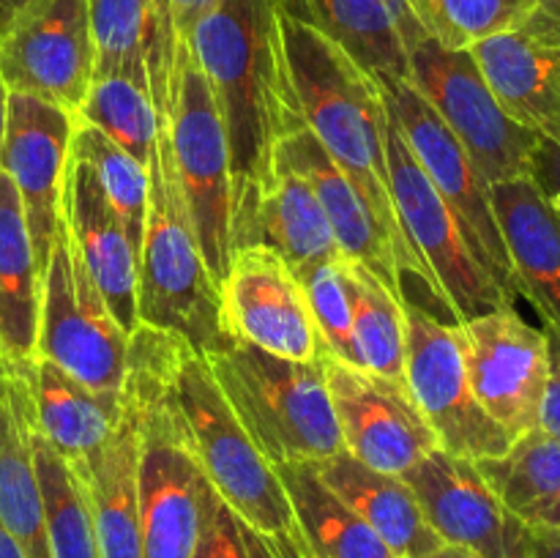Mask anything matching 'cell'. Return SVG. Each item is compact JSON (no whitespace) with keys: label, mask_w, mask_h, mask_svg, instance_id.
<instances>
[{"label":"cell","mask_w":560,"mask_h":558,"mask_svg":"<svg viewBox=\"0 0 560 558\" xmlns=\"http://www.w3.org/2000/svg\"><path fill=\"white\" fill-rule=\"evenodd\" d=\"M279 3L219 0L186 38L228 135L235 249L271 189L279 146L304 124L284 63Z\"/></svg>","instance_id":"obj_1"},{"label":"cell","mask_w":560,"mask_h":558,"mask_svg":"<svg viewBox=\"0 0 560 558\" xmlns=\"http://www.w3.org/2000/svg\"><path fill=\"white\" fill-rule=\"evenodd\" d=\"M279 31H282L284 63L304 126L317 137L323 151L353 181L366 206L372 208L397 257L399 271L413 274L443 306L448 321L459 323L438 279L416 257L399 228L392 186H388V113L377 80L348 53H342L331 38L323 36L310 20H304L288 0L279 3Z\"/></svg>","instance_id":"obj_2"},{"label":"cell","mask_w":560,"mask_h":558,"mask_svg":"<svg viewBox=\"0 0 560 558\" xmlns=\"http://www.w3.org/2000/svg\"><path fill=\"white\" fill-rule=\"evenodd\" d=\"M170 388L213 492L273 547L277 558H312L277 465L233 414L206 356L175 334H170Z\"/></svg>","instance_id":"obj_3"},{"label":"cell","mask_w":560,"mask_h":558,"mask_svg":"<svg viewBox=\"0 0 560 558\" xmlns=\"http://www.w3.org/2000/svg\"><path fill=\"white\" fill-rule=\"evenodd\" d=\"M137 317L140 326L175 334L208 356L233 339L219 317V288L208 274L180 195L164 115L148 164V211L137 255Z\"/></svg>","instance_id":"obj_4"},{"label":"cell","mask_w":560,"mask_h":558,"mask_svg":"<svg viewBox=\"0 0 560 558\" xmlns=\"http://www.w3.org/2000/svg\"><path fill=\"white\" fill-rule=\"evenodd\" d=\"M224 399L273 465L345 452L323 359L290 361L244 342L206 356Z\"/></svg>","instance_id":"obj_5"},{"label":"cell","mask_w":560,"mask_h":558,"mask_svg":"<svg viewBox=\"0 0 560 558\" xmlns=\"http://www.w3.org/2000/svg\"><path fill=\"white\" fill-rule=\"evenodd\" d=\"M156 109L167 124L175 175L202 260L219 288L235 252L230 148L211 88L186 42H178L167 93Z\"/></svg>","instance_id":"obj_6"},{"label":"cell","mask_w":560,"mask_h":558,"mask_svg":"<svg viewBox=\"0 0 560 558\" xmlns=\"http://www.w3.org/2000/svg\"><path fill=\"white\" fill-rule=\"evenodd\" d=\"M36 356L93 392L120 394L124 388L129 334L104 304L63 222L42 277Z\"/></svg>","instance_id":"obj_7"},{"label":"cell","mask_w":560,"mask_h":558,"mask_svg":"<svg viewBox=\"0 0 560 558\" xmlns=\"http://www.w3.org/2000/svg\"><path fill=\"white\" fill-rule=\"evenodd\" d=\"M408 82L463 142L487 184L528 175L539 137L501 107L470 49H446L427 36L410 53Z\"/></svg>","instance_id":"obj_8"},{"label":"cell","mask_w":560,"mask_h":558,"mask_svg":"<svg viewBox=\"0 0 560 558\" xmlns=\"http://www.w3.org/2000/svg\"><path fill=\"white\" fill-rule=\"evenodd\" d=\"M405 386L454 457L487 460L512 446V438L485 414L465 367L459 323H446L405 299Z\"/></svg>","instance_id":"obj_9"},{"label":"cell","mask_w":560,"mask_h":558,"mask_svg":"<svg viewBox=\"0 0 560 558\" xmlns=\"http://www.w3.org/2000/svg\"><path fill=\"white\" fill-rule=\"evenodd\" d=\"M377 85H381L388 118L397 124L399 135L410 146L416 162L421 164L438 195L446 200V206L457 217L476 260L514 301L517 299L514 271L501 228H498L495 211H492L490 184L481 178L463 142L452 135V129L438 118L435 109L416 93V88L408 80L381 77Z\"/></svg>","instance_id":"obj_10"},{"label":"cell","mask_w":560,"mask_h":558,"mask_svg":"<svg viewBox=\"0 0 560 558\" xmlns=\"http://www.w3.org/2000/svg\"><path fill=\"white\" fill-rule=\"evenodd\" d=\"M388 186H392L394 211L410 249L432 271L441 284L448 306L459 323L481 312L514 306L501 284L476 260L474 249L465 241L463 228L452 208L446 206L432 181L416 162L413 151L399 135L397 124L388 118L386 126Z\"/></svg>","instance_id":"obj_11"},{"label":"cell","mask_w":560,"mask_h":558,"mask_svg":"<svg viewBox=\"0 0 560 558\" xmlns=\"http://www.w3.org/2000/svg\"><path fill=\"white\" fill-rule=\"evenodd\" d=\"M96 71L88 0H31L0 36L5 91L77 118Z\"/></svg>","instance_id":"obj_12"},{"label":"cell","mask_w":560,"mask_h":558,"mask_svg":"<svg viewBox=\"0 0 560 558\" xmlns=\"http://www.w3.org/2000/svg\"><path fill=\"white\" fill-rule=\"evenodd\" d=\"M465 367L485 414L512 441L539 430L550 381L545 328L530 326L514 306L481 312L459 323Z\"/></svg>","instance_id":"obj_13"},{"label":"cell","mask_w":560,"mask_h":558,"mask_svg":"<svg viewBox=\"0 0 560 558\" xmlns=\"http://www.w3.org/2000/svg\"><path fill=\"white\" fill-rule=\"evenodd\" d=\"M219 317L235 342L290 361H317L320 334L293 268L260 244L238 246L219 282Z\"/></svg>","instance_id":"obj_14"},{"label":"cell","mask_w":560,"mask_h":558,"mask_svg":"<svg viewBox=\"0 0 560 558\" xmlns=\"http://www.w3.org/2000/svg\"><path fill=\"white\" fill-rule=\"evenodd\" d=\"M320 359L339 435L350 457L381 474L402 476L427 454L441 449L408 386L328 353H320Z\"/></svg>","instance_id":"obj_15"},{"label":"cell","mask_w":560,"mask_h":558,"mask_svg":"<svg viewBox=\"0 0 560 558\" xmlns=\"http://www.w3.org/2000/svg\"><path fill=\"white\" fill-rule=\"evenodd\" d=\"M74 118L42 98L9 93L0 170L11 178L25 213L38 274L49 263L63 222V186L71 156Z\"/></svg>","instance_id":"obj_16"},{"label":"cell","mask_w":560,"mask_h":558,"mask_svg":"<svg viewBox=\"0 0 560 558\" xmlns=\"http://www.w3.org/2000/svg\"><path fill=\"white\" fill-rule=\"evenodd\" d=\"M402 479L443 545L479 558H525L528 525L503 507L476 468V460L435 449Z\"/></svg>","instance_id":"obj_17"},{"label":"cell","mask_w":560,"mask_h":558,"mask_svg":"<svg viewBox=\"0 0 560 558\" xmlns=\"http://www.w3.org/2000/svg\"><path fill=\"white\" fill-rule=\"evenodd\" d=\"M63 224L102 293L104 304L126 334L140 328L137 317V252L115 217L93 170L74 153L63 186Z\"/></svg>","instance_id":"obj_18"},{"label":"cell","mask_w":560,"mask_h":558,"mask_svg":"<svg viewBox=\"0 0 560 558\" xmlns=\"http://www.w3.org/2000/svg\"><path fill=\"white\" fill-rule=\"evenodd\" d=\"M277 159L293 164L310 181V186L317 195V202H320L323 213H326L328 224H331L339 255L345 260L372 268L388 288L402 293V271H399L397 257H394L375 213L366 206V200L355 189L353 181L323 151L317 137L301 124L299 129L284 137Z\"/></svg>","instance_id":"obj_19"},{"label":"cell","mask_w":560,"mask_h":558,"mask_svg":"<svg viewBox=\"0 0 560 558\" xmlns=\"http://www.w3.org/2000/svg\"><path fill=\"white\" fill-rule=\"evenodd\" d=\"M517 295L560 328V219L528 175L490 186Z\"/></svg>","instance_id":"obj_20"},{"label":"cell","mask_w":560,"mask_h":558,"mask_svg":"<svg viewBox=\"0 0 560 558\" xmlns=\"http://www.w3.org/2000/svg\"><path fill=\"white\" fill-rule=\"evenodd\" d=\"M310 20L372 77L408 80L410 53L427 33L408 0H301Z\"/></svg>","instance_id":"obj_21"},{"label":"cell","mask_w":560,"mask_h":558,"mask_svg":"<svg viewBox=\"0 0 560 558\" xmlns=\"http://www.w3.org/2000/svg\"><path fill=\"white\" fill-rule=\"evenodd\" d=\"M27 383L33 427L66 465L82 468L113 441L124 419V388L120 394L93 392L47 359H36Z\"/></svg>","instance_id":"obj_22"},{"label":"cell","mask_w":560,"mask_h":558,"mask_svg":"<svg viewBox=\"0 0 560 558\" xmlns=\"http://www.w3.org/2000/svg\"><path fill=\"white\" fill-rule=\"evenodd\" d=\"M27 375H0V525L25 558H52L31 446Z\"/></svg>","instance_id":"obj_23"},{"label":"cell","mask_w":560,"mask_h":558,"mask_svg":"<svg viewBox=\"0 0 560 558\" xmlns=\"http://www.w3.org/2000/svg\"><path fill=\"white\" fill-rule=\"evenodd\" d=\"M470 55L520 126L545 140H560V47L512 31L474 44Z\"/></svg>","instance_id":"obj_24"},{"label":"cell","mask_w":560,"mask_h":558,"mask_svg":"<svg viewBox=\"0 0 560 558\" xmlns=\"http://www.w3.org/2000/svg\"><path fill=\"white\" fill-rule=\"evenodd\" d=\"M88 11L96 49L93 74H126L148 82L159 107L178 49L162 0H88Z\"/></svg>","instance_id":"obj_25"},{"label":"cell","mask_w":560,"mask_h":558,"mask_svg":"<svg viewBox=\"0 0 560 558\" xmlns=\"http://www.w3.org/2000/svg\"><path fill=\"white\" fill-rule=\"evenodd\" d=\"M42 274L20 195L0 170V375H31L36 364Z\"/></svg>","instance_id":"obj_26"},{"label":"cell","mask_w":560,"mask_h":558,"mask_svg":"<svg viewBox=\"0 0 560 558\" xmlns=\"http://www.w3.org/2000/svg\"><path fill=\"white\" fill-rule=\"evenodd\" d=\"M310 465L323 485L342 498L397 558H424L443 547L402 476L366 468L348 452Z\"/></svg>","instance_id":"obj_27"},{"label":"cell","mask_w":560,"mask_h":558,"mask_svg":"<svg viewBox=\"0 0 560 558\" xmlns=\"http://www.w3.org/2000/svg\"><path fill=\"white\" fill-rule=\"evenodd\" d=\"M137 463H140V425H137L135 405L124 392V419L113 441L82 468L69 465L85 487L102 558H142Z\"/></svg>","instance_id":"obj_28"},{"label":"cell","mask_w":560,"mask_h":558,"mask_svg":"<svg viewBox=\"0 0 560 558\" xmlns=\"http://www.w3.org/2000/svg\"><path fill=\"white\" fill-rule=\"evenodd\" d=\"M260 244L277 252L293 271L312 266V263L334 260L339 246L334 241L331 224L317 202L310 181L288 164L277 159V175L252 219L241 246Z\"/></svg>","instance_id":"obj_29"},{"label":"cell","mask_w":560,"mask_h":558,"mask_svg":"<svg viewBox=\"0 0 560 558\" xmlns=\"http://www.w3.org/2000/svg\"><path fill=\"white\" fill-rule=\"evenodd\" d=\"M503 507L528 528H560V441L530 430L498 457L476 460Z\"/></svg>","instance_id":"obj_30"},{"label":"cell","mask_w":560,"mask_h":558,"mask_svg":"<svg viewBox=\"0 0 560 558\" xmlns=\"http://www.w3.org/2000/svg\"><path fill=\"white\" fill-rule=\"evenodd\" d=\"M312 558H397L392 547L334 496L310 463L277 465Z\"/></svg>","instance_id":"obj_31"},{"label":"cell","mask_w":560,"mask_h":558,"mask_svg":"<svg viewBox=\"0 0 560 558\" xmlns=\"http://www.w3.org/2000/svg\"><path fill=\"white\" fill-rule=\"evenodd\" d=\"M353 337L359 364L405 386V293L388 288L372 268L348 260Z\"/></svg>","instance_id":"obj_32"},{"label":"cell","mask_w":560,"mask_h":558,"mask_svg":"<svg viewBox=\"0 0 560 558\" xmlns=\"http://www.w3.org/2000/svg\"><path fill=\"white\" fill-rule=\"evenodd\" d=\"M74 120L96 126L142 167L151 164L159 137V109L148 82L126 74H93Z\"/></svg>","instance_id":"obj_33"},{"label":"cell","mask_w":560,"mask_h":558,"mask_svg":"<svg viewBox=\"0 0 560 558\" xmlns=\"http://www.w3.org/2000/svg\"><path fill=\"white\" fill-rule=\"evenodd\" d=\"M31 446L33 460H36L38 481H42L52 558H102L82 479L63 463V460H60V454L38 435V430L33 427V408Z\"/></svg>","instance_id":"obj_34"},{"label":"cell","mask_w":560,"mask_h":558,"mask_svg":"<svg viewBox=\"0 0 560 558\" xmlns=\"http://www.w3.org/2000/svg\"><path fill=\"white\" fill-rule=\"evenodd\" d=\"M71 153L93 170V178L98 181L131 246L140 255L148 211V167H142L124 148L115 146L96 126L82 124V120H74Z\"/></svg>","instance_id":"obj_35"},{"label":"cell","mask_w":560,"mask_h":558,"mask_svg":"<svg viewBox=\"0 0 560 558\" xmlns=\"http://www.w3.org/2000/svg\"><path fill=\"white\" fill-rule=\"evenodd\" d=\"M539 0H408L427 36L446 49L520 31Z\"/></svg>","instance_id":"obj_36"},{"label":"cell","mask_w":560,"mask_h":558,"mask_svg":"<svg viewBox=\"0 0 560 558\" xmlns=\"http://www.w3.org/2000/svg\"><path fill=\"white\" fill-rule=\"evenodd\" d=\"M310 301L323 353L348 364H359V348L353 337V295H350V271L345 257L312 263L293 271Z\"/></svg>","instance_id":"obj_37"},{"label":"cell","mask_w":560,"mask_h":558,"mask_svg":"<svg viewBox=\"0 0 560 558\" xmlns=\"http://www.w3.org/2000/svg\"><path fill=\"white\" fill-rule=\"evenodd\" d=\"M191 558H277V553L213 492L202 476L200 536Z\"/></svg>","instance_id":"obj_38"},{"label":"cell","mask_w":560,"mask_h":558,"mask_svg":"<svg viewBox=\"0 0 560 558\" xmlns=\"http://www.w3.org/2000/svg\"><path fill=\"white\" fill-rule=\"evenodd\" d=\"M528 178L534 181L536 189L547 200V206L560 219V140H545V137H539L534 153H530Z\"/></svg>","instance_id":"obj_39"},{"label":"cell","mask_w":560,"mask_h":558,"mask_svg":"<svg viewBox=\"0 0 560 558\" xmlns=\"http://www.w3.org/2000/svg\"><path fill=\"white\" fill-rule=\"evenodd\" d=\"M547 350H550V381H547L545 403H541L539 430L560 441V328L552 323H545Z\"/></svg>","instance_id":"obj_40"},{"label":"cell","mask_w":560,"mask_h":558,"mask_svg":"<svg viewBox=\"0 0 560 558\" xmlns=\"http://www.w3.org/2000/svg\"><path fill=\"white\" fill-rule=\"evenodd\" d=\"M520 33L547 47H560V0H539Z\"/></svg>","instance_id":"obj_41"},{"label":"cell","mask_w":560,"mask_h":558,"mask_svg":"<svg viewBox=\"0 0 560 558\" xmlns=\"http://www.w3.org/2000/svg\"><path fill=\"white\" fill-rule=\"evenodd\" d=\"M164 11L170 16V25L178 42H186L191 36V31L197 27V22L208 14V11L217 9L219 0H162Z\"/></svg>","instance_id":"obj_42"},{"label":"cell","mask_w":560,"mask_h":558,"mask_svg":"<svg viewBox=\"0 0 560 558\" xmlns=\"http://www.w3.org/2000/svg\"><path fill=\"white\" fill-rule=\"evenodd\" d=\"M525 558H560V528H528Z\"/></svg>","instance_id":"obj_43"},{"label":"cell","mask_w":560,"mask_h":558,"mask_svg":"<svg viewBox=\"0 0 560 558\" xmlns=\"http://www.w3.org/2000/svg\"><path fill=\"white\" fill-rule=\"evenodd\" d=\"M27 3H31V0H0V36H3L5 27L16 20V14H20Z\"/></svg>","instance_id":"obj_44"},{"label":"cell","mask_w":560,"mask_h":558,"mask_svg":"<svg viewBox=\"0 0 560 558\" xmlns=\"http://www.w3.org/2000/svg\"><path fill=\"white\" fill-rule=\"evenodd\" d=\"M424 558H479V556H474V553H468V550H459V547L443 545L441 550L430 553V556H424Z\"/></svg>","instance_id":"obj_45"},{"label":"cell","mask_w":560,"mask_h":558,"mask_svg":"<svg viewBox=\"0 0 560 558\" xmlns=\"http://www.w3.org/2000/svg\"><path fill=\"white\" fill-rule=\"evenodd\" d=\"M5 107H9V91H5L3 80H0V146H3V131H5Z\"/></svg>","instance_id":"obj_46"}]
</instances>
